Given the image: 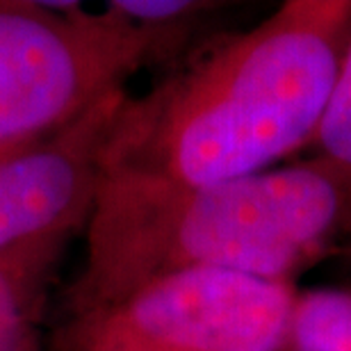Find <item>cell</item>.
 Listing matches in <instances>:
<instances>
[{
  "mask_svg": "<svg viewBox=\"0 0 351 351\" xmlns=\"http://www.w3.org/2000/svg\"><path fill=\"white\" fill-rule=\"evenodd\" d=\"M351 34V0H287L217 34L144 96H125L105 173L176 182L244 178L311 146Z\"/></svg>",
  "mask_w": 351,
  "mask_h": 351,
  "instance_id": "1",
  "label": "cell"
},
{
  "mask_svg": "<svg viewBox=\"0 0 351 351\" xmlns=\"http://www.w3.org/2000/svg\"><path fill=\"white\" fill-rule=\"evenodd\" d=\"M66 317L151 278L217 269L294 283L351 240V169L313 156L210 185L105 173Z\"/></svg>",
  "mask_w": 351,
  "mask_h": 351,
  "instance_id": "2",
  "label": "cell"
},
{
  "mask_svg": "<svg viewBox=\"0 0 351 351\" xmlns=\"http://www.w3.org/2000/svg\"><path fill=\"white\" fill-rule=\"evenodd\" d=\"M151 66L110 5L0 0V153L55 135Z\"/></svg>",
  "mask_w": 351,
  "mask_h": 351,
  "instance_id": "3",
  "label": "cell"
},
{
  "mask_svg": "<svg viewBox=\"0 0 351 351\" xmlns=\"http://www.w3.org/2000/svg\"><path fill=\"white\" fill-rule=\"evenodd\" d=\"M297 287L182 269L64 317L53 351H283Z\"/></svg>",
  "mask_w": 351,
  "mask_h": 351,
  "instance_id": "4",
  "label": "cell"
},
{
  "mask_svg": "<svg viewBox=\"0 0 351 351\" xmlns=\"http://www.w3.org/2000/svg\"><path fill=\"white\" fill-rule=\"evenodd\" d=\"M125 96L128 89L114 91L55 135L0 153V251L85 228Z\"/></svg>",
  "mask_w": 351,
  "mask_h": 351,
  "instance_id": "5",
  "label": "cell"
},
{
  "mask_svg": "<svg viewBox=\"0 0 351 351\" xmlns=\"http://www.w3.org/2000/svg\"><path fill=\"white\" fill-rule=\"evenodd\" d=\"M75 230L0 251V351H39V322L53 271Z\"/></svg>",
  "mask_w": 351,
  "mask_h": 351,
  "instance_id": "6",
  "label": "cell"
},
{
  "mask_svg": "<svg viewBox=\"0 0 351 351\" xmlns=\"http://www.w3.org/2000/svg\"><path fill=\"white\" fill-rule=\"evenodd\" d=\"M108 5L146 39L151 66L169 64L171 69L217 37H206L208 27L230 7L206 0H112Z\"/></svg>",
  "mask_w": 351,
  "mask_h": 351,
  "instance_id": "7",
  "label": "cell"
},
{
  "mask_svg": "<svg viewBox=\"0 0 351 351\" xmlns=\"http://www.w3.org/2000/svg\"><path fill=\"white\" fill-rule=\"evenodd\" d=\"M283 351H351V287L297 292Z\"/></svg>",
  "mask_w": 351,
  "mask_h": 351,
  "instance_id": "8",
  "label": "cell"
},
{
  "mask_svg": "<svg viewBox=\"0 0 351 351\" xmlns=\"http://www.w3.org/2000/svg\"><path fill=\"white\" fill-rule=\"evenodd\" d=\"M311 146L315 151L313 156H322L351 169V34Z\"/></svg>",
  "mask_w": 351,
  "mask_h": 351,
  "instance_id": "9",
  "label": "cell"
},
{
  "mask_svg": "<svg viewBox=\"0 0 351 351\" xmlns=\"http://www.w3.org/2000/svg\"><path fill=\"white\" fill-rule=\"evenodd\" d=\"M345 256H347V261H349V265H351V240H349V244L345 247Z\"/></svg>",
  "mask_w": 351,
  "mask_h": 351,
  "instance_id": "10",
  "label": "cell"
}]
</instances>
